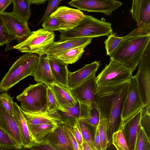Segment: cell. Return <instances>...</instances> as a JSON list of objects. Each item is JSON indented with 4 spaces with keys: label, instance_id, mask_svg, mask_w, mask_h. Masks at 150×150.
Here are the masks:
<instances>
[{
    "label": "cell",
    "instance_id": "cell-1",
    "mask_svg": "<svg viewBox=\"0 0 150 150\" xmlns=\"http://www.w3.org/2000/svg\"><path fill=\"white\" fill-rule=\"evenodd\" d=\"M129 80L110 85H98L95 93L96 108L100 117L108 121L107 136L112 143L113 134L121 123L120 115L128 92Z\"/></svg>",
    "mask_w": 150,
    "mask_h": 150
},
{
    "label": "cell",
    "instance_id": "cell-2",
    "mask_svg": "<svg viewBox=\"0 0 150 150\" xmlns=\"http://www.w3.org/2000/svg\"><path fill=\"white\" fill-rule=\"evenodd\" d=\"M150 41V32L135 28L123 38L109 55L110 59L125 65L132 73Z\"/></svg>",
    "mask_w": 150,
    "mask_h": 150
},
{
    "label": "cell",
    "instance_id": "cell-3",
    "mask_svg": "<svg viewBox=\"0 0 150 150\" xmlns=\"http://www.w3.org/2000/svg\"><path fill=\"white\" fill-rule=\"evenodd\" d=\"M60 40L82 37L95 38L108 36L112 32L111 24L104 18L100 20L91 15H84L79 23L73 28L66 30H59Z\"/></svg>",
    "mask_w": 150,
    "mask_h": 150
},
{
    "label": "cell",
    "instance_id": "cell-4",
    "mask_svg": "<svg viewBox=\"0 0 150 150\" xmlns=\"http://www.w3.org/2000/svg\"><path fill=\"white\" fill-rule=\"evenodd\" d=\"M37 54L26 52L13 63L0 83V93L6 91L25 77L31 76L38 62Z\"/></svg>",
    "mask_w": 150,
    "mask_h": 150
},
{
    "label": "cell",
    "instance_id": "cell-5",
    "mask_svg": "<svg viewBox=\"0 0 150 150\" xmlns=\"http://www.w3.org/2000/svg\"><path fill=\"white\" fill-rule=\"evenodd\" d=\"M43 83L30 84L16 98L23 111L34 113L47 111V89Z\"/></svg>",
    "mask_w": 150,
    "mask_h": 150
},
{
    "label": "cell",
    "instance_id": "cell-6",
    "mask_svg": "<svg viewBox=\"0 0 150 150\" xmlns=\"http://www.w3.org/2000/svg\"><path fill=\"white\" fill-rule=\"evenodd\" d=\"M54 32L40 28L32 32L26 40L13 48L22 52L35 53L40 56L46 53L48 48L54 42Z\"/></svg>",
    "mask_w": 150,
    "mask_h": 150
},
{
    "label": "cell",
    "instance_id": "cell-7",
    "mask_svg": "<svg viewBox=\"0 0 150 150\" xmlns=\"http://www.w3.org/2000/svg\"><path fill=\"white\" fill-rule=\"evenodd\" d=\"M145 107L141 96L137 80L131 75L128 92L123 103L120 115L121 123L119 129Z\"/></svg>",
    "mask_w": 150,
    "mask_h": 150
},
{
    "label": "cell",
    "instance_id": "cell-8",
    "mask_svg": "<svg viewBox=\"0 0 150 150\" xmlns=\"http://www.w3.org/2000/svg\"><path fill=\"white\" fill-rule=\"evenodd\" d=\"M108 65L96 77L98 85L118 84L129 80L132 72L123 64L110 59Z\"/></svg>",
    "mask_w": 150,
    "mask_h": 150
},
{
    "label": "cell",
    "instance_id": "cell-9",
    "mask_svg": "<svg viewBox=\"0 0 150 150\" xmlns=\"http://www.w3.org/2000/svg\"><path fill=\"white\" fill-rule=\"evenodd\" d=\"M138 65V71L135 76L142 101L145 106L150 108V42Z\"/></svg>",
    "mask_w": 150,
    "mask_h": 150
},
{
    "label": "cell",
    "instance_id": "cell-10",
    "mask_svg": "<svg viewBox=\"0 0 150 150\" xmlns=\"http://www.w3.org/2000/svg\"><path fill=\"white\" fill-rule=\"evenodd\" d=\"M68 4L80 11L102 13L109 16L122 4L117 0H71Z\"/></svg>",
    "mask_w": 150,
    "mask_h": 150
},
{
    "label": "cell",
    "instance_id": "cell-11",
    "mask_svg": "<svg viewBox=\"0 0 150 150\" xmlns=\"http://www.w3.org/2000/svg\"><path fill=\"white\" fill-rule=\"evenodd\" d=\"M0 18L13 40L19 44L26 40L31 34L25 21L11 12H4Z\"/></svg>",
    "mask_w": 150,
    "mask_h": 150
},
{
    "label": "cell",
    "instance_id": "cell-12",
    "mask_svg": "<svg viewBox=\"0 0 150 150\" xmlns=\"http://www.w3.org/2000/svg\"><path fill=\"white\" fill-rule=\"evenodd\" d=\"M96 72L93 73L81 83L69 89L71 94L77 100L96 108L95 93L98 86Z\"/></svg>",
    "mask_w": 150,
    "mask_h": 150
},
{
    "label": "cell",
    "instance_id": "cell-13",
    "mask_svg": "<svg viewBox=\"0 0 150 150\" xmlns=\"http://www.w3.org/2000/svg\"><path fill=\"white\" fill-rule=\"evenodd\" d=\"M51 15L55 16L59 21V30H66L70 29L77 25L85 14L78 9L60 6Z\"/></svg>",
    "mask_w": 150,
    "mask_h": 150
},
{
    "label": "cell",
    "instance_id": "cell-14",
    "mask_svg": "<svg viewBox=\"0 0 150 150\" xmlns=\"http://www.w3.org/2000/svg\"><path fill=\"white\" fill-rule=\"evenodd\" d=\"M92 108L89 105L77 100L75 106L65 108L63 111H57L61 116L62 123L71 125L76 120L88 119Z\"/></svg>",
    "mask_w": 150,
    "mask_h": 150
},
{
    "label": "cell",
    "instance_id": "cell-15",
    "mask_svg": "<svg viewBox=\"0 0 150 150\" xmlns=\"http://www.w3.org/2000/svg\"><path fill=\"white\" fill-rule=\"evenodd\" d=\"M0 127L7 133L21 148L23 146L21 134L14 116L8 113L0 99Z\"/></svg>",
    "mask_w": 150,
    "mask_h": 150
},
{
    "label": "cell",
    "instance_id": "cell-16",
    "mask_svg": "<svg viewBox=\"0 0 150 150\" xmlns=\"http://www.w3.org/2000/svg\"><path fill=\"white\" fill-rule=\"evenodd\" d=\"M93 38L90 37L78 38L54 41L48 48L46 53L48 56H53L75 47H86L91 43Z\"/></svg>",
    "mask_w": 150,
    "mask_h": 150
},
{
    "label": "cell",
    "instance_id": "cell-17",
    "mask_svg": "<svg viewBox=\"0 0 150 150\" xmlns=\"http://www.w3.org/2000/svg\"><path fill=\"white\" fill-rule=\"evenodd\" d=\"M48 57L46 53L39 56L37 64L31 76L37 83H43L48 86H50L55 81Z\"/></svg>",
    "mask_w": 150,
    "mask_h": 150
},
{
    "label": "cell",
    "instance_id": "cell-18",
    "mask_svg": "<svg viewBox=\"0 0 150 150\" xmlns=\"http://www.w3.org/2000/svg\"><path fill=\"white\" fill-rule=\"evenodd\" d=\"M143 109L122 128L129 150H135L137 137L141 127L140 120Z\"/></svg>",
    "mask_w": 150,
    "mask_h": 150
},
{
    "label": "cell",
    "instance_id": "cell-19",
    "mask_svg": "<svg viewBox=\"0 0 150 150\" xmlns=\"http://www.w3.org/2000/svg\"><path fill=\"white\" fill-rule=\"evenodd\" d=\"M58 106V110L63 111L65 108L73 107L77 100L74 98L69 89L54 82L50 86Z\"/></svg>",
    "mask_w": 150,
    "mask_h": 150
},
{
    "label": "cell",
    "instance_id": "cell-20",
    "mask_svg": "<svg viewBox=\"0 0 150 150\" xmlns=\"http://www.w3.org/2000/svg\"><path fill=\"white\" fill-rule=\"evenodd\" d=\"M21 110L27 125H35L49 122L61 123V116L57 110L51 112L46 111L30 113L23 111L21 108Z\"/></svg>",
    "mask_w": 150,
    "mask_h": 150
},
{
    "label": "cell",
    "instance_id": "cell-21",
    "mask_svg": "<svg viewBox=\"0 0 150 150\" xmlns=\"http://www.w3.org/2000/svg\"><path fill=\"white\" fill-rule=\"evenodd\" d=\"M52 73L56 83L67 88L68 85V65L51 56H48Z\"/></svg>",
    "mask_w": 150,
    "mask_h": 150
},
{
    "label": "cell",
    "instance_id": "cell-22",
    "mask_svg": "<svg viewBox=\"0 0 150 150\" xmlns=\"http://www.w3.org/2000/svg\"><path fill=\"white\" fill-rule=\"evenodd\" d=\"M54 150H74L64 131L62 123L44 139Z\"/></svg>",
    "mask_w": 150,
    "mask_h": 150
},
{
    "label": "cell",
    "instance_id": "cell-23",
    "mask_svg": "<svg viewBox=\"0 0 150 150\" xmlns=\"http://www.w3.org/2000/svg\"><path fill=\"white\" fill-rule=\"evenodd\" d=\"M14 116L19 129L23 144L21 149H25L33 142H35L29 129L27 122L19 106L16 102L13 103Z\"/></svg>",
    "mask_w": 150,
    "mask_h": 150
},
{
    "label": "cell",
    "instance_id": "cell-24",
    "mask_svg": "<svg viewBox=\"0 0 150 150\" xmlns=\"http://www.w3.org/2000/svg\"><path fill=\"white\" fill-rule=\"evenodd\" d=\"M100 64L98 61H95L86 64L82 68L74 72L68 71V80L69 89L81 83L93 73L96 72Z\"/></svg>",
    "mask_w": 150,
    "mask_h": 150
},
{
    "label": "cell",
    "instance_id": "cell-25",
    "mask_svg": "<svg viewBox=\"0 0 150 150\" xmlns=\"http://www.w3.org/2000/svg\"><path fill=\"white\" fill-rule=\"evenodd\" d=\"M59 123L49 122L40 125H28L29 131L35 142L42 141L58 126Z\"/></svg>",
    "mask_w": 150,
    "mask_h": 150
},
{
    "label": "cell",
    "instance_id": "cell-26",
    "mask_svg": "<svg viewBox=\"0 0 150 150\" xmlns=\"http://www.w3.org/2000/svg\"><path fill=\"white\" fill-rule=\"evenodd\" d=\"M84 47H75L58 54L51 56L66 64H72L76 62L81 57L85 51Z\"/></svg>",
    "mask_w": 150,
    "mask_h": 150
},
{
    "label": "cell",
    "instance_id": "cell-27",
    "mask_svg": "<svg viewBox=\"0 0 150 150\" xmlns=\"http://www.w3.org/2000/svg\"><path fill=\"white\" fill-rule=\"evenodd\" d=\"M13 4L12 12L27 21L31 16L30 3L29 0H12Z\"/></svg>",
    "mask_w": 150,
    "mask_h": 150
},
{
    "label": "cell",
    "instance_id": "cell-28",
    "mask_svg": "<svg viewBox=\"0 0 150 150\" xmlns=\"http://www.w3.org/2000/svg\"><path fill=\"white\" fill-rule=\"evenodd\" d=\"M137 28L150 31V0H143Z\"/></svg>",
    "mask_w": 150,
    "mask_h": 150
},
{
    "label": "cell",
    "instance_id": "cell-29",
    "mask_svg": "<svg viewBox=\"0 0 150 150\" xmlns=\"http://www.w3.org/2000/svg\"><path fill=\"white\" fill-rule=\"evenodd\" d=\"M83 139L89 144L92 150H95L94 144V129L96 127L89 125L84 120H78Z\"/></svg>",
    "mask_w": 150,
    "mask_h": 150
},
{
    "label": "cell",
    "instance_id": "cell-30",
    "mask_svg": "<svg viewBox=\"0 0 150 150\" xmlns=\"http://www.w3.org/2000/svg\"><path fill=\"white\" fill-rule=\"evenodd\" d=\"M0 149L4 150H16L21 149L11 137L0 127Z\"/></svg>",
    "mask_w": 150,
    "mask_h": 150
},
{
    "label": "cell",
    "instance_id": "cell-31",
    "mask_svg": "<svg viewBox=\"0 0 150 150\" xmlns=\"http://www.w3.org/2000/svg\"><path fill=\"white\" fill-rule=\"evenodd\" d=\"M98 127L100 139L101 150H105L109 144L107 136V119L100 116L99 121Z\"/></svg>",
    "mask_w": 150,
    "mask_h": 150
},
{
    "label": "cell",
    "instance_id": "cell-32",
    "mask_svg": "<svg viewBox=\"0 0 150 150\" xmlns=\"http://www.w3.org/2000/svg\"><path fill=\"white\" fill-rule=\"evenodd\" d=\"M135 150H150V138L141 126L137 137Z\"/></svg>",
    "mask_w": 150,
    "mask_h": 150
},
{
    "label": "cell",
    "instance_id": "cell-33",
    "mask_svg": "<svg viewBox=\"0 0 150 150\" xmlns=\"http://www.w3.org/2000/svg\"><path fill=\"white\" fill-rule=\"evenodd\" d=\"M112 144L117 150H129L122 129H119L113 134Z\"/></svg>",
    "mask_w": 150,
    "mask_h": 150
},
{
    "label": "cell",
    "instance_id": "cell-34",
    "mask_svg": "<svg viewBox=\"0 0 150 150\" xmlns=\"http://www.w3.org/2000/svg\"><path fill=\"white\" fill-rule=\"evenodd\" d=\"M123 38V37L116 36L115 33L112 32L104 42L106 53L109 55L116 48Z\"/></svg>",
    "mask_w": 150,
    "mask_h": 150
},
{
    "label": "cell",
    "instance_id": "cell-35",
    "mask_svg": "<svg viewBox=\"0 0 150 150\" xmlns=\"http://www.w3.org/2000/svg\"><path fill=\"white\" fill-rule=\"evenodd\" d=\"M42 26L45 30L54 32L60 30V22L57 18L51 15L44 21Z\"/></svg>",
    "mask_w": 150,
    "mask_h": 150
},
{
    "label": "cell",
    "instance_id": "cell-36",
    "mask_svg": "<svg viewBox=\"0 0 150 150\" xmlns=\"http://www.w3.org/2000/svg\"><path fill=\"white\" fill-rule=\"evenodd\" d=\"M140 125L143 128L148 136L150 138V109L146 106L142 109Z\"/></svg>",
    "mask_w": 150,
    "mask_h": 150
},
{
    "label": "cell",
    "instance_id": "cell-37",
    "mask_svg": "<svg viewBox=\"0 0 150 150\" xmlns=\"http://www.w3.org/2000/svg\"><path fill=\"white\" fill-rule=\"evenodd\" d=\"M62 124L65 134L73 150H80L79 146L75 139L71 125L67 123Z\"/></svg>",
    "mask_w": 150,
    "mask_h": 150
},
{
    "label": "cell",
    "instance_id": "cell-38",
    "mask_svg": "<svg viewBox=\"0 0 150 150\" xmlns=\"http://www.w3.org/2000/svg\"><path fill=\"white\" fill-rule=\"evenodd\" d=\"M47 6L45 12L38 24V25L43 22L53 12L59 7V6L63 0H48Z\"/></svg>",
    "mask_w": 150,
    "mask_h": 150
},
{
    "label": "cell",
    "instance_id": "cell-39",
    "mask_svg": "<svg viewBox=\"0 0 150 150\" xmlns=\"http://www.w3.org/2000/svg\"><path fill=\"white\" fill-rule=\"evenodd\" d=\"M47 112H51L57 110L58 106L50 86H48L47 89Z\"/></svg>",
    "mask_w": 150,
    "mask_h": 150
},
{
    "label": "cell",
    "instance_id": "cell-40",
    "mask_svg": "<svg viewBox=\"0 0 150 150\" xmlns=\"http://www.w3.org/2000/svg\"><path fill=\"white\" fill-rule=\"evenodd\" d=\"M0 99L6 111L11 115L14 116L13 98L6 92L0 94Z\"/></svg>",
    "mask_w": 150,
    "mask_h": 150
},
{
    "label": "cell",
    "instance_id": "cell-41",
    "mask_svg": "<svg viewBox=\"0 0 150 150\" xmlns=\"http://www.w3.org/2000/svg\"><path fill=\"white\" fill-rule=\"evenodd\" d=\"M12 37L0 18V45L11 42Z\"/></svg>",
    "mask_w": 150,
    "mask_h": 150
},
{
    "label": "cell",
    "instance_id": "cell-42",
    "mask_svg": "<svg viewBox=\"0 0 150 150\" xmlns=\"http://www.w3.org/2000/svg\"><path fill=\"white\" fill-rule=\"evenodd\" d=\"M25 149L54 150L53 148L45 139L40 142H33L26 147Z\"/></svg>",
    "mask_w": 150,
    "mask_h": 150
},
{
    "label": "cell",
    "instance_id": "cell-43",
    "mask_svg": "<svg viewBox=\"0 0 150 150\" xmlns=\"http://www.w3.org/2000/svg\"><path fill=\"white\" fill-rule=\"evenodd\" d=\"M143 0H132L130 13L133 19L138 24L139 19L140 12Z\"/></svg>",
    "mask_w": 150,
    "mask_h": 150
},
{
    "label": "cell",
    "instance_id": "cell-44",
    "mask_svg": "<svg viewBox=\"0 0 150 150\" xmlns=\"http://www.w3.org/2000/svg\"><path fill=\"white\" fill-rule=\"evenodd\" d=\"M99 114L98 110L96 108L92 107L89 118L83 120L91 125L96 127L99 122Z\"/></svg>",
    "mask_w": 150,
    "mask_h": 150
},
{
    "label": "cell",
    "instance_id": "cell-45",
    "mask_svg": "<svg viewBox=\"0 0 150 150\" xmlns=\"http://www.w3.org/2000/svg\"><path fill=\"white\" fill-rule=\"evenodd\" d=\"M70 125L72 126L74 134L75 139L79 146L80 149L82 150V145L83 141V139L78 123V120L73 124Z\"/></svg>",
    "mask_w": 150,
    "mask_h": 150
},
{
    "label": "cell",
    "instance_id": "cell-46",
    "mask_svg": "<svg viewBox=\"0 0 150 150\" xmlns=\"http://www.w3.org/2000/svg\"><path fill=\"white\" fill-rule=\"evenodd\" d=\"M93 139L95 150H101L100 139L98 126L95 130Z\"/></svg>",
    "mask_w": 150,
    "mask_h": 150
},
{
    "label": "cell",
    "instance_id": "cell-47",
    "mask_svg": "<svg viewBox=\"0 0 150 150\" xmlns=\"http://www.w3.org/2000/svg\"><path fill=\"white\" fill-rule=\"evenodd\" d=\"M12 2V0H0V15L4 12L6 8Z\"/></svg>",
    "mask_w": 150,
    "mask_h": 150
},
{
    "label": "cell",
    "instance_id": "cell-48",
    "mask_svg": "<svg viewBox=\"0 0 150 150\" xmlns=\"http://www.w3.org/2000/svg\"><path fill=\"white\" fill-rule=\"evenodd\" d=\"M92 150L88 143L83 139V141L82 145V150Z\"/></svg>",
    "mask_w": 150,
    "mask_h": 150
},
{
    "label": "cell",
    "instance_id": "cell-49",
    "mask_svg": "<svg viewBox=\"0 0 150 150\" xmlns=\"http://www.w3.org/2000/svg\"><path fill=\"white\" fill-rule=\"evenodd\" d=\"M30 4H40L45 3L48 0H29Z\"/></svg>",
    "mask_w": 150,
    "mask_h": 150
}]
</instances>
